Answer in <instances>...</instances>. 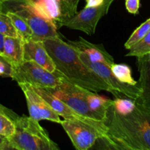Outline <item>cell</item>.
Listing matches in <instances>:
<instances>
[{
	"label": "cell",
	"instance_id": "cell-1",
	"mask_svg": "<svg viewBox=\"0 0 150 150\" xmlns=\"http://www.w3.org/2000/svg\"><path fill=\"white\" fill-rule=\"evenodd\" d=\"M112 104L107 108L103 120L105 133L98 140L106 149L150 150V108L136 101L131 112L121 114Z\"/></svg>",
	"mask_w": 150,
	"mask_h": 150
},
{
	"label": "cell",
	"instance_id": "cell-2",
	"mask_svg": "<svg viewBox=\"0 0 150 150\" xmlns=\"http://www.w3.org/2000/svg\"><path fill=\"white\" fill-rule=\"evenodd\" d=\"M56 68L69 81L94 92L104 90L118 98L112 88L81 59L78 51L60 38L42 41Z\"/></svg>",
	"mask_w": 150,
	"mask_h": 150
},
{
	"label": "cell",
	"instance_id": "cell-3",
	"mask_svg": "<svg viewBox=\"0 0 150 150\" xmlns=\"http://www.w3.org/2000/svg\"><path fill=\"white\" fill-rule=\"evenodd\" d=\"M15 123L14 133L7 138L12 149L59 150L39 121L30 117L19 116Z\"/></svg>",
	"mask_w": 150,
	"mask_h": 150
},
{
	"label": "cell",
	"instance_id": "cell-4",
	"mask_svg": "<svg viewBox=\"0 0 150 150\" xmlns=\"http://www.w3.org/2000/svg\"><path fill=\"white\" fill-rule=\"evenodd\" d=\"M32 2V0H4L2 12H13L21 17L32 29L33 40L42 42L47 39L60 38L55 23L36 13Z\"/></svg>",
	"mask_w": 150,
	"mask_h": 150
},
{
	"label": "cell",
	"instance_id": "cell-5",
	"mask_svg": "<svg viewBox=\"0 0 150 150\" xmlns=\"http://www.w3.org/2000/svg\"><path fill=\"white\" fill-rule=\"evenodd\" d=\"M13 67V80L18 83H27L35 87H54L62 83L64 78L57 70L49 72L32 61L23 60Z\"/></svg>",
	"mask_w": 150,
	"mask_h": 150
},
{
	"label": "cell",
	"instance_id": "cell-6",
	"mask_svg": "<svg viewBox=\"0 0 150 150\" xmlns=\"http://www.w3.org/2000/svg\"><path fill=\"white\" fill-rule=\"evenodd\" d=\"M114 0H104V2L98 7H84L79 13L70 17L61 16L55 21L57 28L66 26L67 28L80 30L88 35L95 34L97 25L102 17L108 13V9Z\"/></svg>",
	"mask_w": 150,
	"mask_h": 150
},
{
	"label": "cell",
	"instance_id": "cell-7",
	"mask_svg": "<svg viewBox=\"0 0 150 150\" xmlns=\"http://www.w3.org/2000/svg\"><path fill=\"white\" fill-rule=\"evenodd\" d=\"M53 95L63 101L81 115L88 119L100 121L92 112L82 93V87L73 84L65 77L62 83L52 88H44Z\"/></svg>",
	"mask_w": 150,
	"mask_h": 150
},
{
	"label": "cell",
	"instance_id": "cell-8",
	"mask_svg": "<svg viewBox=\"0 0 150 150\" xmlns=\"http://www.w3.org/2000/svg\"><path fill=\"white\" fill-rule=\"evenodd\" d=\"M78 52L82 62L98 75L103 80L105 81L117 94L118 98H120V95H123L133 100L139 101L141 96V89L139 86L122 83L113 74L110 66L100 62L92 61L86 54L79 51Z\"/></svg>",
	"mask_w": 150,
	"mask_h": 150
},
{
	"label": "cell",
	"instance_id": "cell-9",
	"mask_svg": "<svg viewBox=\"0 0 150 150\" xmlns=\"http://www.w3.org/2000/svg\"><path fill=\"white\" fill-rule=\"evenodd\" d=\"M60 124L78 150L90 149L102 138V134L96 128L82 122L64 120Z\"/></svg>",
	"mask_w": 150,
	"mask_h": 150
},
{
	"label": "cell",
	"instance_id": "cell-10",
	"mask_svg": "<svg viewBox=\"0 0 150 150\" xmlns=\"http://www.w3.org/2000/svg\"><path fill=\"white\" fill-rule=\"evenodd\" d=\"M18 84L24 94L29 117L37 121L45 120L60 124L62 120L59 116L52 109L47 101L33 89L32 86L27 83Z\"/></svg>",
	"mask_w": 150,
	"mask_h": 150
},
{
	"label": "cell",
	"instance_id": "cell-11",
	"mask_svg": "<svg viewBox=\"0 0 150 150\" xmlns=\"http://www.w3.org/2000/svg\"><path fill=\"white\" fill-rule=\"evenodd\" d=\"M32 87L42 98H44L47 101L50 106L59 116H61L66 120L80 121L89 125L96 128L102 134V137L104 136L106 127H105L103 122L90 120V119H88L83 116L81 115L79 113L72 109L70 106L64 103L63 101L60 100L59 99L56 98L51 92H48L44 88L35 87V86H32Z\"/></svg>",
	"mask_w": 150,
	"mask_h": 150
},
{
	"label": "cell",
	"instance_id": "cell-12",
	"mask_svg": "<svg viewBox=\"0 0 150 150\" xmlns=\"http://www.w3.org/2000/svg\"><path fill=\"white\" fill-rule=\"evenodd\" d=\"M23 60L32 61L49 72L57 70L54 60L50 57L42 41L23 40Z\"/></svg>",
	"mask_w": 150,
	"mask_h": 150
},
{
	"label": "cell",
	"instance_id": "cell-13",
	"mask_svg": "<svg viewBox=\"0 0 150 150\" xmlns=\"http://www.w3.org/2000/svg\"><path fill=\"white\" fill-rule=\"evenodd\" d=\"M67 43L79 52L86 54L91 60L105 63L111 66L114 63L112 56L102 44H94L80 37L78 40H67Z\"/></svg>",
	"mask_w": 150,
	"mask_h": 150
},
{
	"label": "cell",
	"instance_id": "cell-14",
	"mask_svg": "<svg viewBox=\"0 0 150 150\" xmlns=\"http://www.w3.org/2000/svg\"><path fill=\"white\" fill-rule=\"evenodd\" d=\"M137 65L140 73L139 86L141 89V96L138 102L150 108V57L149 54L137 57Z\"/></svg>",
	"mask_w": 150,
	"mask_h": 150
},
{
	"label": "cell",
	"instance_id": "cell-15",
	"mask_svg": "<svg viewBox=\"0 0 150 150\" xmlns=\"http://www.w3.org/2000/svg\"><path fill=\"white\" fill-rule=\"evenodd\" d=\"M2 56L13 67L21 64L23 61V40L19 37H4Z\"/></svg>",
	"mask_w": 150,
	"mask_h": 150
},
{
	"label": "cell",
	"instance_id": "cell-16",
	"mask_svg": "<svg viewBox=\"0 0 150 150\" xmlns=\"http://www.w3.org/2000/svg\"><path fill=\"white\" fill-rule=\"evenodd\" d=\"M82 93L86 99L92 112L100 121L103 122L108 107L112 104L113 100L98 95L96 92L82 88Z\"/></svg>",
	"mask_w": 150,
	"mask_h": 150
},
{
	"label": "cell",
	"instance_id": "cell-17",
	"mask_svg": "<svg viewBox=\"0 0 150 150\" xmlns=\"http://www.w3.org/2000/svg\"><path fill=\"white\" fill-rule=\"evenodd\" d=\"M32 6L36 13L54 23L62 16L59 0H32Z\"/></svg>",
	"mask_w": 150,
	"mask_h": 150
},
{
	"label": "cell",
	"instance_id": "cell-18",
	"mask_svg": "<svg viewBox=\"0 0 150 150\" xmlns=\"http://www.w3.org/2000/svg\"><path fill=\"white\" fill-rule=\"evenodd\" d=\"M6 13L8 15V16L11 19L12 23H13V26H14L15 29H16L19 37L23 40H32L33 33H32V29H30L28 23L21 17L18 16L17 14H16L13 12L8 11Z\"/></svg>",
	"mask_w": 150,
	"mask_h": 150
},
{
	"label": "cell",
	"instance_id": "cell-19",
	"mask_svg": "<svg viewBox=\"0 0 150 150\" xmlns=\"http://www.w3.org/2000/svg\"><path fill=\"white\" fill-rule=\"evenodd\" d=\"M110 67L113 74L119 81L130 85H138V82L135 81L132 76L131 69L128 65L125 64H116L114 62Z\"/></svg>",
	"mask_w": 150,
	"mask_h": 150
},
{
	"label": "cell",
	"instance_id": "cell-20",
	"mask_svg": "<svg viewBox=\"0 0 150 150\" xmlns=\"http://www.w3.org/2000/svg\"><path fill=\"white\" fill-rule=\"evenodd\" d=\"M150 30V18L147 19L146 21L144 22L142 25L139 26L134 32L132 33L129 39L125 43V47L126 49H130V48L140 42L144 38L146 35V34Z\"/></svg>",
	"mask_w": 150,
	"mask_h": 150
},
{
	"label": "cell",
	"instance_id": "cell-21",
	"mask_svg": "<svg viewBox=\"0 0 150 150\" xmlns=\"http://www.w3.org/2000/svg\"><path fill=\"white\" fill-rule=\"evenodd\" d=\"M150 52V30L146 36L129 49V52L126 54L127 57H139L147 54Z\"/></svg>",
	"mask_w": 150,
	"mask_h": 150
},
{
	"label": "cell",
	"instance_id": "cell-22",
	"mask_svg": "<svg viewBox=\"0 0 150 150\" xmlns=\"http://www.w3.org/2000/svg\"><path fill=\"white\" fill-rule=\"evenodd\" d=\"M0 33L4 36L15 37V38L19 37L12 23L10 18L7 13L3 12H0Z\"/></svg>",
	"mask_w": 150,
	"mask_h": 150
},
{
	"label": "cell",
	"instance_id": "cell-23",
	"mask_svg": "<svg viewBox=\"0 0 150 150\" xmlns=\"http://www.w3.org/2000/svg\"><path fill=\"white\" fill-rule=\"evenodd\" d=\"M114 109L121 114H127L131 112L136 105V100L131 99H124L122 98H115L113 100Z\"/></svg>",
	"mask_w": 150,
	"mask_h": 150
},
{
	"label": "cell",
	"instance_id": "cell-24",
	"mask_svg": "<svg viewBox=\"0 0 150 150\" xmlns=\"http://www.w3.org/2000/svg\"><path fill=\"white\" fill-rule=\"evenodd\" d=\"M14 121L8 116L0 113V136L9 138L14 133Z\"/></svg>",
	"mask_w": 150,
	"mask_h": 150
},
{
	"label": "cell",
	"instance_id": "cell-25",
	"mask_svg": "<svg viewBox=\"0 0 150 150\" xmlns=\"http://www.w3.org/2000/svg\"><path fill=\"white\" fill-rule=\"evenodd\" d=\"M79 1L80 0H59L62 16L70 17L76 14Z\"/></svg>",
	"mask_w": 150,
	"mask_h": 150
},
{
	"label": "cell",
	"instance_id": "cell-26",
	"mask_svg": "<svg viewBox=\"0 0 150 150\" xmlns=\"http://www.w3.org/2000/svg\"><path fill=\"white\" fill-rule=\"evenodd\" d=\"M13 68L12 64L9 63L2 55H0V76L11 78Z\"/></svg>",
	"mask_w": 150,
	"mask_h": 150
},
{
	"label": "cell",
	"instance_id": "cell-27",
	"mask_svg": "<svg viewBox=\"0 0 150 150\" xmlns=\"http://www.w3.org/2000/svg\"><path fill=\"white\" fill-rule=\"evenodd\" d=\"M125 7L126 10L131 14H139L140 0H125Z\"/></svg>",
	"mask_w": 150,
	"mask_h": 150
},
{
	"label": "cell",
	"instance_id": "cell-28",
	"mask_svg": "<svg viewBox=\"0 0 150 150\" xmlns=\"http://www.w3.org/2000/svg\"><path fill=\"white\" fill-rule=\"evenodd\" d=\"M0 113H2V114H5V115L8 116V117H10V118H11L14 122L16 121V119L19 117L17 114H16V113L14 112V111H12L11 109H9L7 107L4 106V105H1V103H0Z\"/></svg>",
	"mask_w": 150,
	"mask_h": 150
},
{
	"label": "cell",
	"instance_id": "cell-29",
	"mask_svg": "<svg viewBox=\"0 0 150 150\" xmlns=\"http://www.w3.org/2000/svg\"><path fill=\"white\" fill-rule=\"evenodd\" d=\"M12 149L7 138L0 136V150Z\"/></svg>",
	"mask_w": 150,
	"mask_h": 150
},
{
	"label": "cell",
	"instance_id": "cell-30",
	"mask_svg": "<svg viewBox=\"0 0 150 150\" xmlns=\"http://www.w3.org/2000/svg\"><path fill=\"white\" fill-rule=\"evenodd\" d=\"M104 2V0H86V6L85 7H98L101 5Z\"/></svg>",
	"mask_w": 150,
	"mask_h": 150
},
{
	"label": "cell",
	"instance_id": "cell-31",
	"mask_svg": "<svg viewBox=\"0 0 150 150\" xmlns=\"http://www.w3.org/2000/svg\"><path fill=\"white\" fill-rule=\"evenodd\" d=\"M4 35L0 33V55H2L4 51Z\"/></svg>",
	"mask_w": 150,
	"mask_h": 150
},
{
	"label": "cell",
	"instance_id": "cell-32",
	"mask_svg": "<svg viewBox=\"0 0 150 150\" xmlns=\"http://www.w3.org/2000/svg\"><path fill=\"white\" fill-rule=\"evenodd\" d=\"M4 0H0V12H2V4Z\"/></svg>",
	"mask_w": 150,
	"mask_h": 150
}]
</instances>
